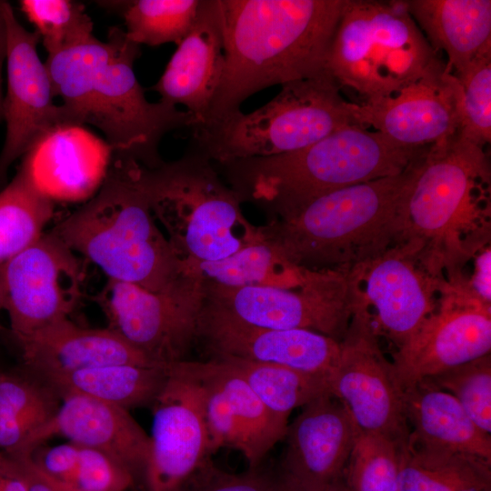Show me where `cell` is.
<instances>
[{"instance_id": "1", "label": "cell", "mask_w": 491, "mask_h": 491, "mask_svg": "<svg viewBox=\"0 0 491 491\" xmlns=\"http://www.w3.org/2000/svg\"><path fill=\"white\" fill-rule=\"evenodd\" d=\"M346 2L219 0L225 66L203 125L241 110L246 99L266 87L327 70Z\"/></svg>"}, {"instance_id": "2", "label": "cell", "mask_w": 491, "mask_h": 491, "mask_svg": "<svg viewBox=\"0 0 491 491\" xmlns=\"http://www.w3.org/2000/svg\"><path fill=\"white\" fill-rule=\"evenodd\" d=\"M140 45L117 26L105 41L86 43L47 55L53 93L60 96L71 124L91 125L105 136L114 155L132 157L146 167L163 161L157 154L162 137L175 129L195 125L177 106L149 102L134 71Z\"/></svg>"}, {"instance_id": "3", "label": "cell", "mask_w": 491, "mask_h": 491, "mask_svg": "<svg viewBox=\"0 0 491 491\" xmlns=\"http://www.w3.org/2000/svg\"><path fill=\"white\" fill-rule=\"evenodd\" d=\"M485 146L458 133L430 145L405 202L399 242L416 241L423 264L446 277L490 241V166Z\"/></svg>"}, {"instance_id": "4", "label": "cell", "mask_w": 491, "mask_h": 491, "mask_svg": "<svg viewBox=\"0 0 491 491\" xmlns=\"http://www.w3.org/2000/svg\"><path fill=\"white\" fill-rule=\"evenodd\" d=\"M96 265L107 279L164 291L185 277L155 224L142 179V164L112 155L97 193L50 231Z\"/></svg>"}, {"instance_id": "5", "label": "cell", "mask_w": 491, "mask_h": 491, "mask_svg": "<svg viewBox=\"0 0 491 491\" xmlns=\"http://www.w3.org/2000/svg\"><path fill=\"white\" fill-rule=\"evenodd\" d=\"M425 153L399 175L325 194L271 219L260 225L263 238L313 269L349 268L383 253L400 241L403 208Z\"/></svg>"}, {"instance_id": "6", "label": "cell", "mask_w": 491, "mask_h": 491, "mask_svg": "<svg viewBox=\"0 0 491 491\" xmlns=\"http://www.w3.org/2000/svg\"><path fill=\"white\" fill-rule=\"evenodd\" d=\"M429 147V146H428ZM428 147L398 145L351 125L298 151L222 165L235 193L286 218L311 200L350 185L401 174Z\"/></svg>"}, {"instance_id": "7", "label": "cell", "mask_w": 491, "mask_h": 491, "mask_svg": "<svg viewBox=\"0 0 491 491\" xmlns=\"http://www.w3.org/2000/svg\"><path fill=\"white\" fill-rule=\"evenodd\" d=\"M142 179L182 269L225 258L263 237L260 226L245 217L238 195L198 150L154 167L142 165Z\"/></svg>"}, {"instance_id": "8", "label": "cell", "mask_w": 491, "mask_h": 491, "mask_svg": "<svg viewBox=\"0 0 491 491\" xmlns=\"http://www.w3.org/2000/svg\"><path fill=\"white\" fill-rule=\"evenodd\" d=\"M329 72L281 85L258 109L241 110L192 128L199 152L224 165L298 151L351 125H360L359 104L346 100Z\"/></svg>"}, {"instance_id": "9", "label": "cell", "mask_w": 491, "mask_h": 491, "mask_svg": "<svg viewBox=\"0 0 491 491\" xmlns=\"http://www.w3.org/2000/svg\"><path fill=\"white\" fill-rule=\"evenodd\" d=\"M445 63L406 1L346 0L327 69L341 87L368 101L392 95Z\"/></svg>"}, {"instance_id": "10", "label": "cell", "mask_w": 491, "mask_h": 491, "mask_svg": "<svg viewBox=\"0 0 491 491\" xmlns=\"http://www.w3.org/2000/svg\"><path fill=\"white\" fill-rule=\"evenodd\" d=\"M94 300L106 327L154 364L167 366L187 360L198 341L206 292L199 280L186 276L158 292L107 279Z\"/></svg>"}, {"instance_id": "11", "label": "cell", "mask_w": 491, "mask_h": 491, "mask_svg": "<svg viewBox=\"0 0 491 491\" xmlns=\"http://www.w3.org/2000/svg\"><path fill=\"white\" fill-rule=\"evenodd\" d=\"M420 252L417 242L403 241L348 268L353 309L397 348L436 309L448 286L447 277L423 264Z\"/></svg>"}, {"instance_id": "12", "label": "cell", "mask_w": 491, "mask_h": 491, "mask_svg": "<svg viewBox=\"0 0 491 491\" xmlns=\"http://www.w3.org/2000/svg\"><path fill=\"white\" fill-rule=\"evenodd\" d=\"M204 286L208 303L256 326L306 329L340 342L353 316L347 267L312 268L294 287Z\"/></svg>"}, {"instance_id": "13", "label": "cell", "mask_w": 491, "mask_h": 491, "mask_svg": "<svg viewBox=\"0 0 491 491\" xmlns=\"http://www.w3.org/2000/svg\"><path fill=\"white\" fill-rule=\"evenodd\" d=\"M82 262L50 231L0 267V295L17 342L69 318L83 296Z\"/></svg>"}, {"instance_id": "14", "label": "cell", "mask_w": 491, "mask_h": 491, "mask_svg": "<svg viewBox=\"0 0 491 491\" xmlns=\"http://www.w3.org/2000/svg\"><path fill=\"white\" fill-rule=\"evenodd\" d=\"M447 278L436 309L394 356L402 389L490 354L491 304L475 296L459 273Z\"/></svg>"}, {"instance_id": "15", "label": "cell", "mask_w": 491, "mask_h": 491, "mask_svg": "<svg viewBox=\"0 0 491 491\" xmlns=\"http://www.w3.org/2000/svg\"><path fill=\"white\" fill-rule=\"evenodd\" d=\"M328 378L331 395L346 406L360 432L400 443L408 438L403 389L369 319L358 310L353 311Z\"/></svg>"}, {"instance_id": "16", "label": "cell", "mask_w": 491, "mask_h": 491, "mask_svg": "<svg viewBox=\"0 0 491 491\" xmlns=\"http://www.w3.org/2000/svg\"><path fill=\"white\" fill-rule=\"evenodd\" d=\"M163 387L151 406L146 491H175L209 457L205 389L181 361L166 366Z\"/></svg>"}, {"instance_id": "17", "label": "cell", "mask_w": 491, "mask_h": 491, "mask_svg": "<svg viewBox=\"0 0 491 491\" xmlns=\"http://www.w3.org/2000/svg\"><path fill=\"white\" fill-rule=\"evenodd\" d=\"M6 25V92L2 115L6 125L0 152V191L6 185L9 167L43 134L60 124H71L62 105H56L48 70L37 53L40 36L25 28L11 5L5 1Z\"/></svg>"}, {"instance_id": "18", "label": "cell", "mask_w": 491, "mask_h": 491, "mask_svg": "<svg viewBox=\"0 0 491 491\" xmlns=\"http://www.w3.org/2000/svg\"><path fill=\"white\" fill-rule=\"evenodd\" d=\"M198 340L210 359L235 358L329 376L338 358L340 342L306 329H276L240 321L207 302Z\"/></svg>"}, {"instance_id": "19", "label": "cell", "mask_w": 491, "mask_h": 491, "mask_svg": "<svg viewBox=\"0 0 491 491\" xmlns=\"http://www.w3.org/2000/svg\"><path fill=\"white\" fill-rule=\"evenodd\" d=\"M457 80L446 63L396 94L359 104L358 119L395 143L428 147L458 131Z\"/></svg>"}, {"instance_id": "20", "label": "cell", "mask_w": 491, "mask_h": 491, "mask_svg": "<svg viewBox=\"0 0 491 491\" xmlns=\"http://www.w3.org/2000/svg\"><path fill=\"white\" fill-rule=\"evenodd\" d=\"M358 433L340 400L314 399L287 426L282 473L303 491H325L343 476Z\"/></svg>"}, {"instance_id": "21", "label": "cell", "mask_w": 491, "mask_h": 491, "mask_svg": "<svg viewBox=\"0 0 491 491\" xmlns=\"http://www.w3.org/2000/svg\"><path fill=\"white\" fill-rule=\"evenodd\" d=\"M112 155L106 141L84 125L65 123L35 140L18 171L52 201L78 202L97 193Z\"/></svg>"}, {"instance_id": "22", "label": "cell", "mask_w": 491, "mask_h": 491, "mask_svg": "<svg viewBox=\"0 0 491 491\" xmlns=\"http://www.w3.org/2000/svg\"><path fill=\"white\" fill-rule=\"evenodd\" d=\"M224 66L219 0H201L190 31L177 45L152 90L162 102L184 105L195 118V127L207 119Z\"/></svg>"}, {"instance_id": "23", "label": "cell", "mask_w": 491, "mask_h": 491, "mask_svg": "<svg viewBox=\"0 0 491 491\" xmlns=\"http://www.w3.org/2000/svg\"><path fill=\"white\" fill-rule=\"evenodd\" d=\"M54 436L105 454L135 478L145 476L150 437L126 409L84 396H65L37 435L35 448Z\"/></svg>"}, {"instance_id": "24", "label": "cell", "mask_w": 491, "mask_h": 491, "mask_svg": "<svg viewBox=\"0 0 491 491\" xmlns=\"http://www.w3.org/2000/svg\"><path fill=\"white\" fill-rule=\"evenodd\" d=\"M15 343L23 367L37 376L114 364L160 366L151 362L108 327H84L69 318Z\"/></svg>"}, {"instance_id": "25", "label": "cell", "mask_w": 491, "mask_h": 491, "mask_svg": "<svg viewBox=\"0 0 491 491\" xmlns=\"http://www.w3.org/2000/svg\"><path fill=\"white\" fill-rule=\"evenodd\" d=\"M408 438L434 449L491 461V436L481 430L457 400L427 379L403 389Z\"/></svg>"}, {"instance_id": "26", "label": "cell", "mask_w": 491, "mask_h": 491, "mask_svg": "<svg viewBox=\"0 0 491 491\" xmlns=\"http://www.w3.org/2000/svg\"><path fill=\"white\" fill-rule=\"evenodd\" d=\"M408 11L433 49L444 51L446 68L462 71L491 48L490 0H408Z\"/></svg>"}, {"instance_id": "27", "label": "cell", "mask_w": 491, "mask_h": 491, "mask_svg": "<svg viewBox=\"0 0 491 491\" xmlns=\"http://www.w3.org/2000/svg\"><path fill=\"white\" fill-rule=\"evenodd\" d=\"M166 376V366L114 364L37 376L61 400L69 396H84L129 411L151 406Z\"/></svg>"}, {"instance_id": "28", "label": "cell", "mask_w": 491, "mask_h": 491, "mask_svg": "<svg viewBox=\"0 0 491 491\" xmlns=\"http://www.w3.org/2000/svg\"><path fill=\"white\" fill-rule=\"evenodd\" d=\"M60 404L53 388L29 370L0 372V451L31 455Z\"/></svg>"}, {"instance_id": "29", "label": "cell", "mask_w": 491, "mask_h": 491, "mask_svg": "<svg viewBox=\"0 0 491 491\" xmlns=\"http://www.w3.org/2000/svg\"><path fill=\"white\" fill-rule=\"evenodd\" d=\"M227 397L238 428L237 450L248 468L260 466L273 446L285 438L288 422L274 415L256 395L242 375L228 361H195Z\"/></svg>"}, {"instance_id": "30", "label": "cell", "mask_w": 491, "mask_h": 491, "mask_svg": "<svg viewBox=\"0 0 491 491\" xmlns=\"http://www.w3.org/2000/svg\"><path fill=\"white\" fill-rule=\"evenodd\" d=\"M311 269L293 263L262 237L225 258L185 265L182 274L205 286L294 287L306 280Z\"/></svg>"}, {"instance_id": "31", "label": "cell", "mask_w": 491, "mask_h": 491, "mask_svg": "<svg viewBox=\"0 0 491 491\" xmlns=\"http://www.w3.org/2000/svg\"><path fill=\"white\" fill-rule=\"evenodd\" d=\"M491 461L430 448L409 438L400 445L396 491H491Z\"/></svg>"}, {"instance_id": "32", "label": "cell", "mask_w": 491, "mask_h": 491, "mask_svg": "<svg viewBox=\"0 0 491 491\" xmlns=\"http://www.w3.org/2000/svg\"><path fill=\"white\" fill-rule=\"evenodd\" d=\"M31 456L47 474L78 491H127L135 482L128 470L105 454L69 441L39 446Z\"/></svg>"}, {"instance_id": "33", "label": "cell", "mask_w": 491, "mask_h": 491, "mask_svg": "<svg viewBox=\"0 0 491 491\" xmlns=\"http://www.w3.org/2000/svg\"><path fill=\"white\" fill-rule=\"evenodd\" d=\"M54 211L55 202L17 171L0 191V267L39 240Z\"/></svg>"}, {"instance_id": "34", "label": "cell", "mask_w": 491, "mask_h": 491, "mask_svg": "<svg viewBox=\"0 0 491 491\" xmlns=\"http://www.w3.org/2000/svg\"><path fill=\"white\" fill-rule=\"evenodd\" d=\"M231 363L262 403L276 416L288 422L291 412L330 393L329 376L293 368L257 364L235 358H217Z\"/></svg>"}, {"instance_id": "35", "label": "cell", "mask_w": 491, "mask_h": 491, "mask_svg": "<svg viewBox=\"0 0 491 491\" xmlns=\"http://www.w3.org/2000/svg\"><path fill=\"white\" fill-rule=\"evenodd\" d=\"M201 0H135L105 2L119 11L134 43L178 45L190 31Z\"/></svg>"}, {"instance_id": "36", "label": "cell", "mask_w": 491, "mask_h": 491, "mask_svg": "<svg viewBox=\"0 0 491 491\" xmlns=\"http://www.w3.org/2000/svg\"><path fill=\"white\" fill-rule=\"evenodd\" d=\"M21 10L35 25L48 55L91 40L93 22L85 5L72 0H22Z\"/></svg>"}, {"instance_id": "37", "label": "cell", "mask_w": 491, "mask_h": 491, "mask_svg": "<svg viewBox=\"0 0 491 491\" xmlns=\"http://www.w3.org/2000/svg\"><path fill=\"white\" fill-rule=\"evenodd\" d=\"M453 75L457 80V133L485 146L491 141V48Z\"/></svg>"}, {"instance_id": "38", "label": "cell", "mask_w": 491, "mask_h": 491, "mask_svg": "<svg viewBox=\"0 0 491 491\" xmlns=\"http://www.w3.org/2000/svg\"><path fill=\"white\" fill-rule=\"evenodd\" d=\"M401 444L359 431L343 474L349 490L396 491Z\"/></svg>"}, {"instance_id": "39", "label": "cell", "mask_w": 491, "mask_h": 491, "mask_svg": "<svg viewBox=\"0 0 491 491\" xmlns=\"http://www.w3.org/2000/svg\"><path fill=\"white\" fill-rule=\"evenodd\" d=\"M452 395L475 424L491 433L490 354L426 378Z\"/></svg>"}, {"instance_id": "40", "label": "cell", "mask_w": 491, "mask_h": 491, "mask_svg": "<svg viewBox=\"0 0 491 491\" xmlns=\"http://www.w3.org/2000/svg\"><path fill=\"white\" fill-rule=\"evenodd\" d=\"M181 363L205 389V416L209 454L222 447L237 450L238 428L227 397L220 387L198 368L195 361L184 360Z\"/></svg>"}, {"instance_id": "41", "label": "cell", "mask_w": 491, "mask_h": 491, "mask_svg": "<svg viewBox=\"0 0 491 491\" xmlns=\"http://www.w3.org/2000/svg\"><path fill=\"white\" fill-rule=\"evenodd\" d=\"M276 475L257 466L242 473L220 469L206 458L175 491H273Z\"/></svg>"}, {"instance_id": "42", "label": "cell", "mask_w": 491, "mask_h": 491, "mask_svg": "<svg viewBox=\"0 0 491 491\" xmlns=\"http://www.w3.org/2000/svg\"><path fill=\"white\" fill-rule=\"evenodd\" d=\"M12 456L16 460L26 491H78L44 471L31 455Z\"/></svg>"}, {"instance_id": "43", "label": "cell", "mask_w": 491, "mask_h": 491, "mask_svg": "<svg viewBox=\"0 0 491 491\" xmlns=\"http://www.w3.org/2000/svg\"><path fill=\"white\" fill-rule=\"evenodd\" d=\"M470 276L462 274L466 287L482 301L491 304V250L490 246L480 249L472 258Z\"/></svg>"}, {"instance_id": "44", "label": "cell", "mask_w": 491, "mask_h": 491, "mask_svg": "<svg viewBox=\"0 0 491 491\" xmlns=\"http://www.w3.org/2000/svg\"><path fill=\"white\" fill-rule=\"evenodd\" d=\"M0 491H26L16 460L0 451Z\"/></svg>"}, {"instance_id": "45", "label": "cell", "mask_w": 491, "mask_h": 491, "mask_svg": "<svg viewBox=\"0 0 491 491\" xmlns=\"http://www.w3.org/2000/svg\"><path fill=\"white\" fill-rule=\"evenodd\" d=\"M5 1L0 0V122L3 120V66L6 60V25L4 13Z\"/></svg>"}, {"instance_id": "46", "label": "cell", "mask_w": 491, "mask_h": 491, "mask_svg": "<svg viewBox=\"0 0 491 491\" xmlns=\"http://www.w3.org/2000/svg\"><path fill=\"white\" fill-rule=\"evenodd\" d=\"M273 491H303L299 486L284 473L276 476Z\"/></svg>"}, {"instance_id": "47", "label": "cell", "mask_w": 491, "mask_h": 491, "mask_svg": "<svg viewBox=\"0 0 491 491\" xmlns=\"http://www.w3.org/2000/svg\"><path fill=\"white\" fill-rule=\"evenodd\" d=\"M325 491H350V490L346 484L344 476H342L341 477L334 481L331 485H329Z\"/></svg>"}, {"instance_id": "48", "label": "cell", "mask_w": 491, "mask_h": 491, "mask_svg": "<svg viewBox=\"0 0 491 491\" xmlns=\"http://www.w3.org/2000/svg\"><path fill=\"white\" fill-rule=\"evenodd\" d=\"M3 309V302L0 295V311Z\"/></svg>"}, {"instance_id": "49", "label": "cell", "mask_w": 491, "mask_h": 491, "mask_svg": "<svg viewBox=\"0 0 491 491\" xmlns=\"http://www.w3.org/2000/svg\"><path fill=\"white\" fill-rule=\"evenodd\" d=\"M465 491H480V490L469 489V490H465Z\"/></svg>"}]
</instances>
